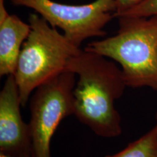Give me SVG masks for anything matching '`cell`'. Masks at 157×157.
Masks as SVG:
<instances>
[{"mask_svg":"<svg viewBox=\"0 0 157 157\" xmlns=\"http://www.w3.org/2000/svg\"><path fill=\"white\" fill-rule=\"evenodd\" d=\"M67 70L78 77L74 115L98 136H119L121 119L115 102L127 87L121 69L105 57L84 50L71 59Z\"/></svg>","mask_w":157,"mask_h":157,"instance_id":"6da1fadb","label":"cell"},{"mask_svg":"<svg viewBox=\"0 0 157 157\" xmlns=\"http://www.w3.org/2000/svg\"><path fill=\"white\" fill-rule=\"evenodd\" d=\"M117 34L90 42L84 50L120 64L127 87L157 91V15L119 17Z\"/></svg>","mask_w":157,"mask_h":157,"instance_id":"7a4b0ae2","label":"cell"},{"mask_svg":"<svg viewBox=\"0 0 157 157\" xmlns=\"http://www.w3.org/2000/svg\"><path fill=\"white\" fill-rule=\"evenodd\" d=\"M29 24L13 74L23 107L39 85L67 70L71 59L82 51L40 15L31 14Z\"/></svg>","mask_w":157,"mask_h":157,"instance_id":"3957f363","label":"cell"},{"mask_svg":"<svg viewBox=\"0 0 157 157\" xmlns=\"http://www.w3.org/2000/svg\"><path fill=\"white\" fill-rule=\"evenodd\" d=\"M76 74L64 71L39 85L30 103V125L34 157H51L50 143L64 118L74 113Z\"/></svg>","mask_w":157,"mask_h":157,"instance_id":"277c9868","label":"cell"},{"mask_svg":"<svg viewBox=\"0 0 157 157\" xmlns=\"http://www.w3.org/2000/svg\"><path fill=\"white\" fill-rule=\"evenodd\" d=\"M17 6L36 11L51 26L61 29L70 42L80 48L86 39L104 36V27L114 17L115 0H95L82 5H70L53 0H11Z\"/></svg>","mask_w":157,"mask_h":157,"instance_id":"5b68a950","label":"cell"},{"mask_svg":"<svg viewBox=\"0 0 157 157\" xmlns=\"http://www.w3.org/2000/svg\"><path fill=\"white\" fill-rule=\"evenodd\" d=\"M18 87L7 76L0 92V152L14 156H34L29 124L23 121Z\"/></svg>","mask_w":157,"mask_h":157,"instance_id":"8992f818","label":"cell"},{"mask_svg":"<svg viewBox=\"0 0 157 157\" xmlns=\"http://www.w3.org/2000/svg\"><path fill=\"white\" fill-rule=\"evenodd\" d=\"M31 31L17 15H10L0 0V76L14 74L21 49Z\"/></svg>","mask_w":157,"mask_h":157,"instance_id":"52a82bcc","label":"cell"},{"mask_svg":"<svg viewBox=\"0 0 157 157\" xmlns=\"http://www.w3.org/2000/svg\"><path fill=\"white\" fill-rule=\"evenodd\" d=\"M106 157H157V122L146 134L121 151Z\"/></svg>","mask_w":157,"mask_h":157,"instance_id":"ba28073f","label":"cell"},{"mask_svg":"<svg viewBox=\"0 0 157 157\" xmlns=\"http://www.w3.org/2000/svg\"><path fill=\"white\" fill-rule=\"evenodd\" d=\"M154 15H157V0H146L119 17H151Z\"/></svg>","mask_w":157,"mask_h":157,"instance_id":"9c48e42d","label":"cell"},{"mask_svg":"<svg viewBox=\"0 0 157 157\" xmlns=\"http://www.w3.org/2000/svg\"><path fill=\"white\" fill-rule=\"evenodd\" d=\"M146 0H115L116 12L114 17H119L133 7L140 5Z\"/></svg>","mask_w":157,"mask_h":157,"instance_id":"30bf717a","label":"cell"},{"mask_svg":"<svg viewBox=\"0 0 157 157\" xmlns=\"http://www.w3.org/2000/svg\"><path fill=\"white\" fill-rule=\"evenodd\" d=\"M0 157H34V156L31 155V156H11V155L9 154H4V153L0 152Z\"/></svg>","mask_w":157,"mask_h":157,"instance_id":"8fae6325","label":"cell"},{"mask_svg":"<svg viewBox=\"0 0 157 157\" xmlns=\"http://www.w3.org/2000/svg\"><path fill=\"white\" fill-rule=\"evenodd\" d=\"M156 121H157V113H156Z\"/></svg>","mask_w":157,"mask_h":157,"instance_id":"7c38bea8","label":"cell"}]
</instances>
